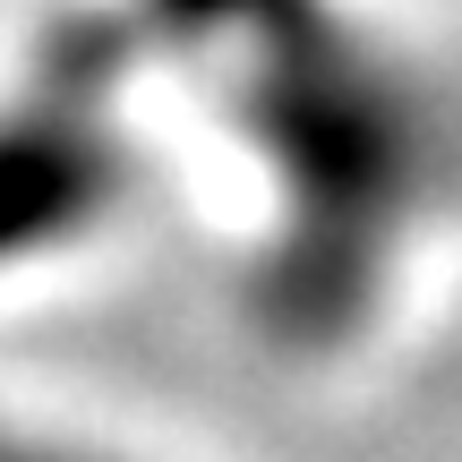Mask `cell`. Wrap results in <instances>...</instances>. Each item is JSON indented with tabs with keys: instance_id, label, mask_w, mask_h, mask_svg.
I'll return each instance as SVG.
<instances>
[{
	"instance_id": "obj_1",
	"label": "cell",
	"mask_w": 462,
	"mask_h": 462,
	"mask_svg": "<svg viewBox=\"0 0 462 462\" xmlns=\"http://www.w3.org/2000/svg\"><path fill=\"white\" fill-rule=\"evenodd\" d=\"M112 34H86L78 60L51 69V95L34 120L0 129V248L51 240L69 215H86L95 189H112V129L95 120V95L112 78Z\"/></svg>"
},
{
	"instance_id": "obj_2",
	"label": "cell",
	"mask_w": 462,
	"mask_h": 462,
	"mask_svg": "<svg viewBox=\"0 0 462 462\" xmlns=\"http://www.w3.org/2000/svg\"><path fill=\"white\" fill-rule=\"evenodd\" d=\"M0 462H60V454H43V446H0Z\"/></svg>"
}]
</instances>
